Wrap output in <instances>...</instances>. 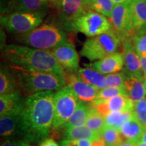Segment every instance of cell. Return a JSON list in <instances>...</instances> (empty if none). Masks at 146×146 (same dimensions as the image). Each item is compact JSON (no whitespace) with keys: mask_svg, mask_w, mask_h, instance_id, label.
Returning <instances> with one entry per match:
<instances>
[{"mask_svg":"<svg viewBox=\"0 0 146 146\" xmlns=\"http://www.w3.org/2000/svg\"><path fill=\"white\" fill-rule=\"evenodd\" d=\"M118 146H137V145L135 143H131V142L128 141H123Z\"/></svg>","mask_w":146,"mask_h":146,"instance_id":"ab89813d","label":"cell"},{"mask_svg":"<svg viewBox=\"0 0 146 146\" xmlns=\"http://www.w3.org/2000/svg\"><path fill=\"white\" fill-rule=\"evenodd\" d=\"M125 72V89L127 96L135 104L145 98L146 95L144 76Z\"/></svg>","mask_w":146,"mask_h":146,"instance_id":"2e32d148","label":"cell"},{"mask_svg":"<svg viewBox=\"0 0 146 146\" xmlns=\"http://www.w3.org/2000/svg\"><path fill=\"white\" fill-rule=\"evenodd\" d=\"M24 98H22L19 91L8 94L1 95L0 97V116L20 113L23 108Z\"/></svg>","mask_w":146,"mask_h":146,"instance_id":"d6986e66","label":"cell"},{"mask_svg":"<svg viewBox=\"0 0 146 146\" xmlns=\"http://www.w3.org/2000/svg\"><path fill=\"white\" fill-rule=\"evenodd\" d=\"M133 115L146 129V98L135 104Z\"/></svg>","mask_w":146,"mask_h":146,"instance_id":"f546056e","label":"cell"},{"mask_svg":"<svg viewBox=\"0 0 146 146\" xmlns=\"http://www.w3.org/2000/svg\"><path fill=\"white\" fill-rule=\"evenodd\" d=\"M137 146H146V142L142 141H139L137 143H136Z\"/></svg>","mask_w":146,"mask_h":146,"instance_id":"ee69618b","label":"cell"},{"mask_svg":"<svg viewBox=\"0 0 146 146\" xmlns=\"http://www.w3.org/2000/svg\"><path fill=\"white\" fill-rule=\"evenodd\" d=\"M119 95H127L125 88L115 87H107L100 89L96 100H106Z\"/></svg>","mask_w":146,"mask_h":146,"instance_id":"4dcf8cb0","label":"cell"},{"mask_svg":"<svg viewBox=\"0 0 146 146\" xmlns=\"http://www.w3.org/2000/svg\"><path fill=\"white\" fill-rule=\"evenodd\" d=\"M48 4V0H12L7 12H47Z\"/></svg>","mask_w":146,"mask_h":146,"instance_id":"e0dca14e","label":"cell"},{"mask_svg":"<svg viewBox=\"0 0 146 146\" xmlns=\"http://www.w3.org/2000/svg\"><path fill=\"white\" fill-rule=\"evenodd\" d=\"M124 36L120 35L119 33L111 29L104 33L86 40L80 54L91 61L101 60L116 52Z\"/></svg>","mask_w":146,"mask_h":146,"instance_id":"277c9868","label":"cell"},{"mask_svg":"<svg viewBox=\"0 0 146 146\" xmlns=\"http://www.w3.org/2000/svg\"><path fill=\"white\" fill-rule=\"evenodd\" d=\"M122 42L125 66V72L129 74L143 76L140 57L133 43L132 35H125Z\"/></svg>","mask_w":146,"mask_h":146,"instance_id":"4fadbf2b","label":"cell"},{"mask_svg":"<svg viewBox=\"0 0 146 146\" xmlns=\"http://www.w3.org/2000/svg\"><path fill=\"white\" fill-rule=\"evenodd\" d=\"M134 33L146 30V3L140 0H131L129 2Z\"/></svg>","mask_w":146,"mask_h":146,"instance_id":"44dd1931","label":"cell"},{"mask_svg":"<svg viewBox=\"0 0 146 146\" xmlns=\"http://www.w3.org/2000/svg\"><path fill=\"white\" fill-rule=\"evenodd\" d=\"M115 3V5L116 4H119V3H129L131 0H112Z\"/></svg>","mask_w":146,"mask_h":146,"instance_id":"60d3db41","label":"cell"},{"mask_svg":"<svg viewBox=\"0 0 146 146\" xmlns=\"http://www.w3.org/2000/svg\"><path fill=\"white\" fill-rule=\"evenodd\" d=\"M77 96L68 85L56 91L54 96V118L53 130L61 127L75 112L78 102Z\"/></svg>","mask_w":146,"mask_h":146,"instance_id":"52a82bcc","label":"cell"},{"mask_svg":"<svg viewBox=\"0 0 146 146\" xmlns=\"http://www.w3.org/2000/svg\"><path fill=\"white\" fill-rule=\"evenodd\" d=\"M133 116V112H112L105 117L106 127L119 131L123 124Z\"/></svg>","mask_w":146,"mask_h":146,"instance_id":"d4e9b609","label":"cell"},{"mask_svg":"<svg viewBox=\"0 0 146 146\" xmlns=\"http://www.w3.org/2000/svg\"><path fill=\"white\" fill-rule=\"evenodd\" d=\"M78 77L87 84L92 85L98 89L108 87L106 77L91 68H79L75 72Z\"/></svg>","mask_w":146,"mask_h":146,"instance_id":"7402d4cb","label":"cell"},{"mask_svg":"<svg viewBox=\"0 0 146 146\" xmlns=\"http://www.w3.org/2000/svg\"><path fill=\"white\" fill-rule=\"evenodd\" d=\"M132 38L139 56H146V30L133 34Z\"/></svg>","mask_w":146,"mask_h":146,"instance_id":"1f68e13d","label":"cell"},{"mask_svg":"<svg viewBox=\"0 0 146 146\" xmlns=\"http://www.w3.org/2000/svg\"><path fill=\"white\" fill-rule=\"evenodd\" d=\"M47 12H15L1 16V25L11 33L24 35L37 28Z\"/></svg>","mask_w":146,"mask_h":146,"instance_id":"8992f818","label":"cell"},{"mask_svg":"<svg viewBox=\"0 0 146 146\" xmlns=\"http://www.w3.org/2000/svg\"><path fill=\"white\" fill-rule=\"evenodd\" d=\"M72 29L89 37L100 35L112 29L107 17L93 10H89L71 24Z\"/></svg>","mask_w":146,"mask_h":146,"instance_id":"ba28073f","label":"cell"},{"mask_svg":"<svg viewBox=\"0 0 146 146\" xmlns=\"http://www.w3.org/2000/svg\"><path fill=\"white\" fill-rule=\"evenodd\" d=\"M106 146H118L123 142L119 131L112 127H106L100 134Z\"/></svg>","mask_w":146,"mask_h":146,"instance_id":"f1b7e54d","label":"cell"},{"mask_svg":"<svg viewBox=\"0 0 146 146\" xmlns=\"http://www.w3.org/2000/svg\"><path fill=\"white\" fill-rule=\"evenodd\" d=\"M140 1H144V2L146 3V0H140Z\"/></svg>","mask_w":146,"mask_h":146,"instance_id":"bcb514c9","label":"cell"},{"mask_svg":"<svg viewBox=\"0 0 146 146\" xmlns=\"http://www.w3.org/2000/svg\"><path fill=\"white\" fill-rule=\"evenodd\" d=\"M90 106L106 117L112 112H133L135 103L127 95H119L106 100H96Z\"/></svg>","mask_w":146,"mask_h":146,"instance_id":"9c48e42d","label":"cell"},{"mask_svg":"<svg viewBox=\"0 0 146 146\" xmlns=\"http://www.w3.org/2000/svg\"><path fill=\"white\" fill-rule=\"evenodd\" d=\"M58 8L63 19L71 24L89 10L85 0H62Z\"/></svg>","mask_w":146,"mask_h":146,"instance_id":"9a60e30c","label":"cell"},{"mask_svg":"<svg viewBox=\"0 0 146 146\" xmlns=\"http://www.w3.org/2000/svg\"><path fill=\"white\" fill-rule=\"evenodd\" d=\"M60 146H91V141L87 139H64L60 142Z\"/></svg>","mask_w":146,"mask_h":146,"instance_id":"836d02e7","label":"cell"},{"mask_svg":"<svg viewBox=\"0 0 146 146\" xmlns=\"http://www.w3.org/2000/svg\"><path fill=\"white\" fill-rule=\"evenodd\" d=\"M86 125L100 135L102 131L106 127L105 117L98 112L96 108L90 106Z\"/></svg>","mask_w":146,"mask_h":146,"instance_id":"4316f807","label":"cell"},{"mask_svg":"<svg viewBox=\"0 0 146 146\" xmlns=\"http://www.w3.org/2000/svg\"><path fill=\"white\" fill-rule=\"evenodd\" d=\"M39 146H60L52 138H46L40 143Z\"/></svg>","mask_w":146,"mask_h":146,"instance_id":"d590c367","label":"cell"},{"mask_svg":"<svg viewBox=\"0 0 146 146\" xmlns=\"http://www.w3.org/2000/svg\"><path fill=\"white\" fill-rule=\"evenodd\" d=\"M63 137L64 139H87L94 141L97 139H99L100 135L87 125H82L64 130Z\"/></svg>","mask_w":146,"mask_h":146,"instance_id":"603a6c76","label":"cell"},{"mask_svg":"<svg viewBox=\"0 0 146 146\" xmlns=\"http://www.w3.org/2000/svg\"><path fill=\"white\" fill-rule=\"evenodd\" d=\"M115 3L112 0H94L89 5V8L90 10H94L110 18Z\"/></svg>","mask_w":146,"mask_h":146,"instance_id":"83f0119b","label":"cell"},{"mask_svg":"<svg viewBox=\"0 0 146 146\" xmlns=\"http://www.w3.org/2000/svg\"><path fill=\"white\" fill-rule=\"evenodd\" d=\"M144 84H145V94H146V76L144 77Z\"/></svg>","mask_w":146,"mask_h":146,"instance_id":"f6af8a7d","label":"cell"},{"mask_svg":"<svg viewBox=\"0 0 146 146\" xmlns=\"http://www.w3.org/2000/svg\"><path fill=\"white\" fill-rule=\"evenodd\" d=\"M12 72L18 88L26 96L43 91H57L66 85L64 76L41 72L11 64Z\"/></svg>","mask_w":146,"mask_h":146,"instance_id":"3957f363","label":"cell"},{"mask_svg":"<svg viewBox=\"0 0 146 146\" xmlns=\"http://www.w3.org/2000/svg\"><path fill=\"white\" fill-rule=\"evenodd\" d=\"M66 41L64 33L54 25L47 24L18 36V41L21 44L43 50H52Z\"/></svg>","mask_w":146,"mask_h":146,"instance_id":"5b68a950","label":"cell"},{"mask_svg":"<svg viewBox=\"0 0 146 146\" xmlns=\"http://www.w3.org/2000/svg\"><path fill=\"white\" fill-rule=\"evenodd\" d=\"M89 109L90 105H87L84 102L79 101L75 112L69 118L68 121L61 127L64 131L70 128L79 127L86 124Z\"/></svg>","mask_w":146,"mask_h":146,"instance_id":"cb8c5ba5","label":"cell"},{"mask_svg":"<svg viewBox=\"0 0 146 146\" xmlns=\"http://www.w3.org/2000/svg\"><path fill=\"white\" fill-rule=\"evenodd\" d=\"M18 86L10 70L1 68L0 72V94L4 95L17 91Z\"/></svg>","mask_w":146,"mask_h":146,"instance_id":"484cf974","label":"cell"},{"mask_svg":"<svg viewBox=\"0 0 146 146\" xmlns=\"http://www.w3.org/2000/svg\"><path fill=\"white\" fill-rule=\"evenodd\" d=\"M1 146H31L28 142L19 139H8L3 142Z\"/></svg>","mask_w":146,"mask_h":146,"instance_id":"e575fe53","label":"cell"},{"mask_svg":"<svg viewBox=\"0 0 146 146\" xmlns=\"http://www.w3.org/2000/svg\"><path fill=\"white\" fill-rule=\"evenodd\" d=\"M62 1V0H48L49 2L52 3L53 5H54L55 6L58 7V8L60 6Z\"/></svg>","mask_w":146,"mask_h":146,"instance_id":"f35d334b","label":"cell"},{"mask_svg":"<svg viewBox=\"0 0 146 146\" xmlns=\"http://www.w3.org/2000/svg\"><path fill=\"white\" fill-rule=\"evenodd\" d=\"M94 1V0H85V4H86L87 8H89V5H90L91 4V3H92Z\"/></svg>","mask_w":146,"mask_h":146,"instance_id":"7bdbcfd3","label":"cell"},{"mask_svg":"<svg viewBox=\"0 0 146 146\" xmlns=\"http://www.w3.org/2000/svg\"><path fill=\"white\" fill-rule=\"evenodd\" d=\"M145 131V128L133 115L130 119L123 124L120 133L123 139L125 140V141L137 143L140 141Z\"/></svg>","mask_w":146,"mask_h":146,"instance_id":"ffe728a7","label":"cell"},{"mask_svg":"<svg viewBox=\"0 0 146 146\" xmlns=\"http://www.w3.org/2000/svg\"><path fill=\"white\" fill-rule=\"evenodd\" d=\"M54 91H43L24 98L20 113L21 139L36 143L47 138L54 118Z\"/></svg>","mask_w":146,"mask_h":146,"instance_id":"6da1fadb","label":"cell"},{"mask_svg":"<svg viewBox=\"0 0 146 146\" xmlns=\"http://www.w3.org/2000/svg\"><path fill=\"white\" fill-rule=\"evenodd\" d=\"M64 78L66 85L72 89L80 101L89 103L96 100L100 89L85 83L75 72H65Z\"/></svg>","mask_w":146,"mask_h":146,"instance_id":"7c38bea8","label":"cell"},{"mask_svg":"<svg viewBox=\"0 0 146 146\" xmlns=\"http://www.w3.org/2000/svg\"><path fill=\"white\" fill-rule=\"evenodd\" d=\"M110 19L111 25L117 32L131 35L134 33L135 30L129 3L115 5Z\"/></svg>","mask_w":146,"mask_h":146,"instance_id":"8fae6325","label":"cell"},{"mask_svg":"<svg viewBox=\"0 0 146 146\" xmlns=\"http://www.w3.org/2000/svg\"><path fill=\"white\" fill-rule=\"evenodd\" d=\"M125 62L123 53L115 52L101 60L94 61L89 65L102 74H109L120 72L123 70Z\"/></svg>","mask_w":146,"mask_h":146,"instance_id":"5bb4252c","label":"cell"},{"mask_svg":"<svg viewBox=\"0 0 146 146\" xmlns=\"http://www.w3.org/2000/svg\"><path fill=\"white\" fill-rule=\"evenodd\" d=\"M20 113H13L1 117L0 133L2 137L8 139L21 138Z\"/></svg>","mask_w":146,"mask_h":146,"instance_id":"ac0fdd59","label":"cell"},{"mask_svg":"<svg viewBox=\"0 0 146 146\" xmlns=\"http://www.w3.org/2000/svg\"><path fill=\"white\" fill-rule=\"evenodd\" d=\"M91 146H106L104 141L101 137L99 139H97L94 141H91Z\"/></svg>","mask_w":146,"mask_h":146,"instance_id":"8d00e7d4","label":"cell"},{"mask_svg":"<svg viewBox=\"0 0 146 146\" xmlns=\"http://www.w3.org/2000/svg\"><path fill=\"white\" fill-rule=\"evenodd\" d=\"M4 55L12 64L64 76V70L53 56L51 50H38L26 45L10 44L5 47Z\"/></svg>","mask_w":146,"mask_h":146,"instance_id":"7a4b0ae2","label":"cell"},{"mask_svg":"<svg viewBox=\"0 0 146 146\" xmlns=\"http://www.w3.org/2000/svg\"><path fill=\"white\" fill-rule=\"evenodd\" d=\"M51 52L65 72H76L79 68V59L75 47L66 41L51 50Z\"/></svg>","mask_w":146,"mask_h":146,"instance_id":"30bf717a","label":"cell"},{"mask_svg":"<svg viewBox=\"0 0 146 146\" xmlns=\"http://www.w3.org/2000/svg\"><path fill=\"white\" fill-rule=\"evenodd\" d=\"M106 77L108 87L125 88V81L126 78L125 71L106 74Z\"/></svg>","mask_w":146,"mask_h":146,"instance_id":"d6a6232c","label":"cell"},{"mask_svg":"<svg viewBox=\"0 0 146 146\" xmlns=\"http://www.w3.org/2000/svg\"><path fill=\"white\" fill-rule=\"evenodd\" d=\"M140 141L146 142V130L144 131V133H143V135H142V136H141V139H140Z\"/></svg>","mask_w":146,"mask_h":146,"instance_id":"b9f144b4","label":"cell"},{"mask_svg":"<svg viewBox=\"0 0 146 146\" xmlns=\"http://www.w3.org/2000/svg\"><path fill=\"white\" fill-rule=\"evenodd\" d=\"M140 60H141L142 71H143V76H146V56H139Z\"/></svg>","mask_w":146,"mask_h":146,"instance_id":"74e56055","label":"cell"}]
</instances>
